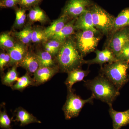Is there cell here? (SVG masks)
I'll use <instances>...</instances> for the list:
<instances>
[{"instance_id":"1","label":"cell","mask_w":129,"mask_h":129,"mask_svg":"<svg viewBox=\"0 0 129 129\" xmlns=\"http://www.w3.org/2000/svg\"><path fill=\"white\" fill-rule=\"evenodd\" d=\"M57 61L59 69L67 73L77 69L81 68L85 64V60L78 50L74 41L71 38L67 39L58 52Z\"/></svg>"},{"instance_id":"2","label":"cell","mask_w":129,"mask_h":129,"mask_svg":"<svg viewBox=\"0 0 129 129\" xmlns=\"http://www.w3.org/2000/svg\"><path fill=\"white\" fill-rule=\"evenodd\" d=\"M84 85L91 91L94 98L106 103L108 105L112 104L120 95L119 90L101 74L92 79L85 81Z\"/></svg>"},{"instance_id":"3","label":"cell","mask_w":129,"mask_h":129,"mask_svg":"<svg viewBox=\"0 0 129 129\" xmlns=\"http://www.w3.org/2000/svg\"><path fill=\"white\" fill-rule=\"evenodd\" d=\"M129 69L128 63L118 60L103 66L100 74L108 79L119 90L129 81L127 74Z\"/></svg>"},{"instance_id":"4","label":"cell","mask_w":129,"mask_h":129,"mask_svg":"<svg viewBox=\"0 0 129 129\" xmlns=\"http://www.w3.org/2000/svg\"><path fill=\"white\" fill-rule=\"evenodd\" d=\"M94 26L102 34L109 37L112 32L115 17L94 3L90 7Z\"/></svg>"},{"instance_id":"5","label":"cell","mask_w":129,"mask_h":129,"mask_svg":"<svg viewBox=\"0 0 129 129\" xmlns=\"http://www.w3.org/2000/svg\"><path fill=\"white\" fill-rule=\"evenodd\" d=\"M99 35L91 30H79L75 34V42L83 57L95 50L101 39Z\"/></svg>"},{"instance_id":"6","label":"cell","mask_w":129,"mask_h":129,"mask_svg":"<svg viewBox=\"0 0 129 129\" xmlns=\"http://www.w3.org/2000/svg\"><path fill=\"white\" fill-rule=\"evenodd\" d=\"M94 99L92 95L88 99H83L75 94L73 90L68 91L67 100L62 108L65 119L69 120L78 117L85 105L92 104Z\"/></svg>"},{"instance_id":"7","label":"cell","mask_w":129,"mask_h":129,"mask_svg":"<svg viewBox=\"0 0 129 129\" xmlns=\"http://www.w3.org/2000/svg\"><path fill=\"white\" fill-rule=\"evenodd\" d=\"M108 38V46L106 47L109 48L117 57L125 45L129 41V27L115 31Z\"/></svg>"},{"instance_id":"8","label":"cell","mask_w":129,"mask_h":129,"mask_svg":"<svg viewBox=\"0 0 129 129\" xmlns=\"http://www.w3.org/2000/svg\"><path fill=\"white\" fill-rule=\"evenodd\" d=\"M94 3L91 0H69L63 8L62 14L70 18L76 19Z\"/></svg>"},{"instance_id":"9","label":"cell","mask_w":129,"mask_h":129,"mask_svg":"<svg viewBox=\"0 0 129 129\" xmlns=\"http://www.w3.org/2000/svg\"><path fill=\"white\" fill-rule=\"evenodd\" d=\"M58 66L53 67H39L34 74L35 86H38L50 80L59 72Z\"/></svg>"},{"instance_id":"10","label":"cell","mask_w":129,"mask_h":129,"mask_svg":"<svg viewBox=\"0 0 129 129\" xmlns=\"http://www.w3.org/2000/svg\"><path fill=\"white\" fill-rule=\"evenodd\" d=\"M94 52L96 54L95 57L91 60H85V64L89 65L99 64L101 68L105 63H111L118 60L112 52L107 47H106L102 50H96Z\"/></svg>"},{"instance_id":"11","label":"cell","mask_w":129,"mask_h":129,"mask_svg":"<svg viewBox=\"0 0 129 129\" xmlns=\"http://www.w3.org/2000/svg\"><path fill=\"white\" fill-rule=\"evenodd\" d=\"M90 7L86 11L76 18L75 23V30H91L96 34H101V33L94 26Z\"/></svg>"},{"instance_id":"12","label":"cell","mask_w":129,"mask_h":129,"mask_svg":"<svg viewBox=\"0 0 129 129\" xmlns=\"http://www.w3.org/2000/svg\"><path fill=\"white\" fill-rule=\"evenodd\" d=\"M109 106V112L112 120L113 129H120L129 124V109L123 112H118L113 109L112 104Z\"/></svg>"},{"instance_id":"13","label":"cell","mask_w":129,"mask_h":129,"mask_svg":"<svg viewBox=\"0 0 129 129\" xmlns=\"http://www.w3.org/2000/svg\"><path fill=\"white\" fill-rule=\"evenodd\" d=\"M89 73V70H84L81 68L73 70L68 73V77L64 83L68 91H72L74 85L77 82L83 81Z\"/></svg>"},{"instance_id":"14","label":"cell","mask_w":129,"mask_h":129,"mask_svg":"<svg viewBox=\"0 0 129 129\" xmlns=\"http://www.w3.org/2000/svg\"><path fill=\"white\" fill-rule=\"evenodd\" d=\"M14 112L16 117L14 121L20 122V126H24L32 123H41L36 117L22 107L16 109Z\"/></svg>"},{"instance_id":"15","label":"cell","mask_w":129,"mask_h":129,"mask_svg":"<svg viewBox=\"0 0 129 129\" xmlns=\"http://www.w3.org/2000/svg\"><path fill=\"white\" fill-rule=\"evenodd\" d=\"M25 47L20 43H17L12 48L8 50V53L11 57V61L8 65L14 66L19 64L24 57L26 53Z\"/></svg>"},{"instance_id":"16","label":"cell","mask_w":129,"mask_h":129,"mask_svg":"<svg viewBox=\"0 0 129 129\" xmlns=\"http://www.w3.org/2000/svg\"><path fill=\"white\" fill-rule=\"evenodd\" d=\"M19 65L25 69L29 74H34L40 67L36 55L27 52Z\"/></svg>"},{"instance_id":"17","label":"cell","mask_w":129,"mask_h":129,"mask_svg":"<svg viewBox=\"0 0 129 129\" xmlns=\"http://www.w3.org/2000/svg\"><path fill=\"white\" fill-rule=\"evenodd\" d=\"M69 18L62 14L59 18L52 23L50 26L44 30L46 40L50 39L52 37L58 33L64 25L68 22Z\"/></svg>"},{"instance_id":"18","label":"cell","mask_w":129,"mask_h":129,"mask_svg":"<svg viewBox=\"0 0 129 129\" xmlns=\"http://www.w3.org/2000/svg\"><path fill=\"white\" fill-rule=\"evenodd\" d=\"M76 19L68 22L60 32L54 35L51 39L57 40L61 42H64L65 41L74 33L75 30V23Z\"/></svg>"},{"instance_id":"19","label":"cell","mask_w":129,"mask_h":129,"mask_svg":"<svg viewBox=\"0 0 129 129\" xmlns=\"http://www.w3.org/2000/svg\"><path fill=\"white\" fill-rule=\"evenodd\" d=\"M128 27H129V7L123 9L115 17L111 34L120 29Z\"/></svg>"},{"instance_id":"20","label":"cell","mask_w":129,"mask_h":129,"mask_svg":"<svg viewBox=\"0 0 129 129\" xmlns=\"http://www.w3.org/2000/svg\"><path fill=\"white\" fill-rule=\"evenodd\" d=\"M29 74H30L27 72L24 75L19 78L16 83L11 88L12 89L22 92L28 86H35L34 79L31 78Z\"/></svg>"},{"instance_id":"21","label":"cell","mask_w":129,"mask_h":129,"mask_svg":"<svg viewBox=\"0 0 129 129\" xmlns=\"http://www.w3.org/2000/svg\"><path fill=\"white\" fill-rule=\"evenodd\" d=\"M17 65H14L2 78L3 84L11 88L19 78L18 74L17 72Z\"/></svg>"},{"instance_id":"22","label":"cell","mask_w":129,"mask_h":129,"mask_svg":"<svg viewBox=\"0 0 129 129\" xmlns=\"http://www.w3.org/2000/svg\"><path fill=\"white\" fill-rule=\"evenodd\" d=\"M28 17L32 22H39L42 23L47 19V16L45 12L38 6L32 7L30 9Z\"/></svg>"},{"instance_id":"23","label":"cell","mask_w":129,"mask_h":129,"mask_svg":"<svg viewBox=\"0 0 129 129\" xmlns=\"http://www.w3.org/2000/svg\"><path fill=\"white\" fill-rule=\"evenodd\" d=\"M36 56L39 63L40 67L56 66L52 55L46 51L40 52Z\"/></svg>"},{"instance_id":"24","label":"cell","mask_w":129,"mask_h":129,"mask_svg":"<svg viewBox=\"0 0 129 129\" xmlns=\"http://www.w3.org/2000/svg\"><path fill=\"white\" fill-rule=\"evenodd\" d=\"M11 120L4 108L3 111H0V127L4 129H12L11 125Z\"/></svg>"},{"instance_id":"25","label":"cell","mask_w":129,"mask_h":129,"mask_svg":"<svg viewBox=\"0 0 129 129\" xmlns=\"http://www.w3.org/2000/svg\"><path fill=\"white\" fill-rule=\"evenodd\" d=\"M14 41L7 34H3L0 36V45L1 47L9 49L14 46Z\"/></svg>"},{"instance_id":"26","label":"cell","mask_w":129,"mask_h":129,"mask_svg":"<svg viewBox=\"0 0 129 129\" xmlns=\"http://www.w3.org/2000/svg\"><path fill=\"white\" fill-rule=\"evenodd\" d=\"M15 26L20 27L25 23L26 15L25 10L24 9H19L16 10V12Z\"/></svg>"},{"instance_id":"27","label":"cell","mask_w":129,"mask_h":129,"mask_svg":"<svg viewBox=\"0 0 129 129\" xmlns=\"http://www.w3.org/2000/svg\"><path fill=\"white\" fill-rule=\"evenodd\" d=\"M117 58L118 60L125 62L129 64V41L122 48Z\"/></svg>"},{"instance_id":"28","label":"cell","mask_w":129,"mask_h":129,"mask_svg":"<svg viewBox=\"0 0 129 129\" xmlns=\"http://www.w3.org/2000/svg\"><path fill=\"white\" fill-rule=\"evenodd\" d=\"M46 40L44 30L39 29H36L33 30L32 36V42L37 43Z\"/></svg>"},{"instance_id":"29","label":"cell","mask_w":129,"mask_h":129,"mask_svg":"<svg viewBox=\"0 0 129 129\" xmlns=\"http://www.w3.org/2000/svg\"><path fill=\"white\" fill-rule=\"evenodd\" d=\"M42 0H20L19 5L24 8H30L37 6Z\"/></svg>"},{"instance_id":"30","label":"cell","mask_w":129,"mask_h":129,"mask_svg":"<svg viewBox=\"0 0 129 129\" xmlns=\"http://www.w3.org/2000/svg\"><path fill=\"white\" fill-rule=\"evenodd\" d=\"M11 61V57L8 53H2L0 54V69L3 72L4 68L9 64Z\"/></svg>"},{"instance_id":"31","label":"cell","mask_w":129,"mask_h":129,"mask_svg":"<svg viewBox=\"0 0 129 129\" xmlns=\"http://www.w3.org/2000/svg\"><path fill=\"white\" fill-rule=\"evenodd\" d=\"M64 42H61L57 40L52 39L47 42L45 45L52 48L55 52L56 54H57Z\"/></svg>"},{"instance_id":"32","label":"cell","mask_w":129,"mask_h":129,"mask_svg":"<svg viewBox=\"0 0 129 129\" xmlns=\"http://www.w3.org/2000/svg\"><path fill=\"white\" fill-rule=\"evenodd\" d=\"M20 0H1L0 6L4 8H11L19 4Z\"/></svg>"},{"instance_id":"33","label":"cell","mask_w":129,"mask_h":129,"mask_svg":"<svg viewBox=\"0 0 129 129\" xmlns=\"http://www.w3.org/2000/svg\"><path fill=\"white\" fill-rule=\"evenodd\" d=\"M16 35L19 40L24 44H28L30 42V41L27 38L23 30L16 33Z\"/></svg>"},{"instance_id":"34","label":"cell","mask_w":129,"mask_h":129,"mask_svg":"<svg viewBox=\"0 0 129 129\" xmlns=\"http://www.w3.org/2000/svg\"></svg>"}]
</instances>
